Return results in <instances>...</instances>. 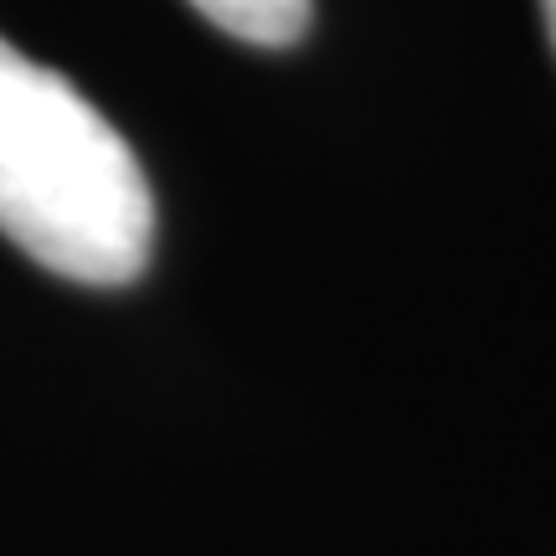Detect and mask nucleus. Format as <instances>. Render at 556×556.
Segmentation results:
<instances>
[{
  "instance_id": "obj_1",
  "label": "nucleus",
  "mask_w": 556,
  "mask_h": 556,
  "mask_svg": "<svg viewBox=\"0 0 556 556\" xmlns=\"http://www.w3.org/2000/svg\"><path fill=\"white\" fill-rule=\"evenodd\" d=\"M0 232L47 274L129 283L155 248V197L129 139L73 78L0 37Z\"/></svg>"
},
{
  "instance_id": "obj_2",
  "label": "nucleus",
  "mask_w": 556,
  "mask_h": 556,
  "mask_svg": "<svg viewBox=\"0 0 556 556\" xmlns=\"http://www.w3.org/2000/svg\"><path fill=\"white\" fill-rule=\"evenodd\" d=\"M217 31L248 47H294L309 31V0H191Z\"/></svg>"
},
{
  "instance_id": "obj_3",
  "label": "nucleus",
  "mask_w": 556,
  "mask_h": 556,
  "mask_svg": "<svg viewBox=\"0 0 556 556\" xmlns=\"http://www.w3.org/2000/svg\"><path fill=\"white\" fill-rule=\"evenodd\" d=\"M541 21H546V37H552V52H556V0H541Z\"/></svg>"
}]
</instances>
